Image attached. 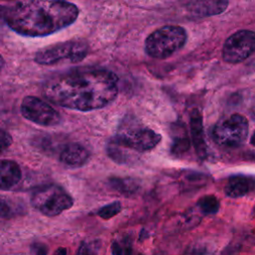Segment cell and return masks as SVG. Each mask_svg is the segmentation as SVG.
<instances>
[{
  "label": "cell",
  "mask_w": 255,
  "mask_h": 255,
  "mask_svg": "<svg viewBox=\"0 0 255 255\" xmlns=\"http://www.w3.org/2000/svg\"><path fill=\"white\" fill-rule=\"evenodd\" d=\"M100 249L101 241L99 239L87 240L80 245L76 255H99Z\"/></svg>",
  "instance_id": "cell-17"
},
{
  "label": "cell",
  "mask_w": 255,
  "mask_h": 255,
  "mask_svg": "<svg viewBox=\"0 0 255 255\" xmlns=\"http://www.w3.org/2000/svg\"><path fill=\"white\" fill-rule=\"evenodd\" d=\"M90 157L88 149L80 143H69L65 145L60 153V161L70 167L84 165Z\"/></svg>",
  "instance_id": "cell-12"
},
{
  "label": "cell",
  "mask_w": 255,
  "mask_h": 255,
  "mask_svg": "<svg viewBox=\"0 0 255 255\" xmlns=\"http://www.w3.org/2000/svg\"><path fill=\"white\" fill-rule=\"evenodd\" d=\"M22 171L19 164L11 159H2L0 164V187L2 190L12 189L19 183Z\"/></svg>",
  "instance_id": "cell-13"
},
{
  "label": "cell",
  "mask_w": 255,
  "mask_h": 255,
  "mask_svg": "<svg viewBox=\"0 0 255 255\" xmlns=\"http://www.w3.org/2000/svg\"><path fill=\"white\" fill-rule=\"evenodd\" d=\"M88 50L86 41L69 40L39 50L35 54L34 60L40 65H54L63 60L79 63L86 58Z\"/></svg>",
  "instance_id": "cell-6"
},
{
  "label": "cell",
  "mask_w": 255,
  "mask_h": 255,
  "mask_svg": "<svg viewBox=\"0 0 255 255\" xmlns=\"http://www.w3.org/2000/svg\"><path fill=\"white\" fill-rule=\"evenodd\" d=\"M250 114H251V117L253 120H255V105L251 108V111H250Z\"/></svg>",
  "instance_id": "cell-24"
},
{
  "label": "cell",
  "mask_w": 255,
  "mask_h": 255,
  "mask_svg": "<svg viewBox=\"0 0 255 255\" xmlns=\"http://www.w3.org/2000/svg\"><path fill=\"white\" fill-rule=\"evenodd\" d=\"M20 111L26 120L42 127H55L62 121L61 115L53 107L35 96L25 97Z\"/></svg>",
  "instance_id": "cell-8"
},
{
  "label": "cell",
  "mask_w": 255,
  "mask_h": 255,
  "mask_svg": "<svg viewBox=\"0 0 255 255\" xmlns=\"http://www.w3.org/2000/svg\"><path fill=\"white\" fill-rule=\"evenodd\" d=\"M121 210H122L121 202L120 201H114V202H111V203L101 207L100 209L97 210L96 213L102 219L108 220V219L116 216L118 213H120Z\"/></svg>",
  "instance_id": "cell-18"
},
{
  "label": "cell",
  "mask_w": 255,
  "mask_h": 255,
  "mask_svg": "<svg viewBox=\"0 0 255 255\" xmlns=\"http://www.w3.org/2000/svg\"><path fill=\"white\" fill-rule=\"evenodd\" d=\"M31 204L42 214L52 217L70 209L74 204V199L63 187L48 184L33 192Z\"/></svg>",
  "instance_id": "cell-5"
},
{
  "label": "cell",
  "mask_w": 255,
  "mask_h": 255,
  "mask_svg": "<svg viewBox=\"0 0 255 255\" xmlns=\"http://www.w3.org/2000/svg\"><path fill=\"white\" fill-rule=\"evenodd\" d=\"M190 147V140L186 135H180L173 138L171 145V152L175 155H180L187 151Z\"/></svg>",
  "instance_id": "cell-19"
},
{
  "label": "cell",
  "mask_w": 255,
  "mask_h": 255,
  "mask_svg": "<svg viewBox=\"0 0 255 255\" xmlns=\"http://www.w3.org/2000/svg\"><path fill=\"white\" fill-rule=\"evenodd\" d=\"M7 26L27 37H43L56 33L78 18V7L67 1L24 0L1 6Z\"/></svg>",
  "instance_id": "cell-2"
},
{
  "label": "cell",
  "mask_w": 255,
  "mask_h": 255,
  "mask_svg": "<svg viewBox=\"0 0 255 255\" xmlns=\"http://www.w3.org/2000/svg\"><path fill=\"white\" fill-rule=\"evenodd\" d=\"M255 52V32L240 30L229 36L222 48L225 62L236 64L244 61Z\"/></svg>",
  "instance_id": "cell-9"
},
{
  "label": "cell",
  "mask_w": 255,
  "mask_h": 255,
  "mask_svg": "<svg viewBox=\"0 0 255 255\" xmlns=\"http://www.w3.org/2000/svg\"><path fill=\"white\" fill-rule=\"evenodd\" d=\"M128 242V238L125 239L124 241H122V240L113 241L112 246H111L112 254L113 255H124L125 248H126V245Z\"/></svg>",
  "instance_id": "cell-20"
},
{
  "label": "cell",
  "mask_w": 255,
  "mask_h": 255,
  "mask_svg": "<svg viewBox=\"0 0 255 255\" xmlns=\"http://www.w3.org/2000/svg\"><path fill=\"white\" fill-rule=\"evenodd\" d=\"M12 143V137L8 131L5 129H1L0 131V144H1V151H4L8 148Z\"/></svg>",
  "instance_id": "cell-21"
},
{
  "label": "cell",
  "mask_w": 255,
  "mask_h": 255,
  "mask_svg": "<svg viewBox=\"0 0 255 255\" xmlns=\"http://www.w3.org/2000/svg\"><path fill=\"white\" fill-rule=\"evenodd\" d=\"M187 40L185 29L177 25H165L150 33L144 42L145 53L154 59H166L182 49Z\"/></svg>",
  "instance_id": "cell-3"
},
{
  "label": "cell",
  "mask_w": 255,
  "mask_h": 255,
  "mask_svg": "<svg viewBox=\"0 0 255 255\" xmlns=\"http://www.w3.org/2000/svg\"><path fill=\"white\" fill-rule=\"evenodd\" d=\"M43 94L51 103L88 112L112 104L119 94V79L111 71L95 67L72 69L49 78Z\"/></svg>",
  "instance_id": "cell-1"
},
{
  "label": "cell",
  "mask_w": 255,
  "mask_h": 255,
  "mask_svg": "<svg viewBox=\"0 0 255 255\" xmlns=\"http://www.w3.org/2000/svg\"><path fill=\"white\" fill-rule=\"evenodd\" d=\"M255 182L251 177L245 175L230 176L225 187V194L232 198H237L246 195L254 188Z\"/></svg>",
  "instance_id": "cell-14"
},
{
  "label": "cell",
  "mask_w": 255,
  "mask_h": 255,
  "mask_svg": "<svg viewBox=\"0 0 255 255\" xmlns=\"http://www.w3.org/2000/svg\"><path fill=\"white\" fill-rule=\"evenodd\" d=\"M248 121L239 114L219 120L212 128L213 140L224 147L241 145L248 135Z\"/></svg>",
  "instance_id": "cell-7"
},
{
  "label": "cell",
  "mask_w": 255,
  "mask_h": 255,
  "mask_svg": "<svg viewBox=\"0 0 255 255\" xmlns=\"http://www.w3.org/2000/svg\"><path fill=\"white\" fill-rule=\"evenodd\" d=\"M227 6L228 2L224 0H204L188 2L186 4V9L191 16L208 17L222 13Z\"/></svg>",
  "instance_id": "cell-10"
},
{
  "label": "cell",
  "mask_w": 255,
  "mask_h": 255,
  "mask_svg": "<svg viewBox=\"0 0 255 255\" xmlns=\"http://www.w3.org/2000/svg\"><path fill=\"white\" fill-rule=\"evenodd\" d=\"M138 255H142V254H138Z\"/></svg>",
  "instance_id": "cell-26"
},
{
  "label": "cell",
  "mask_w": 255,
  "mask_h": 255,
  "mask_svg": "<svg viewBox=\"0 0 255 255\" xmlns=\"http://www.w3.org/2000/svg\"><path fill=\"white\" fill-rule=\"evenodd\" d=\"M197 207L201 213L205 215H210L218 212L220 203L216 196L209 194V195H204L198 199Z\"/></svg>",
  "instance_id": "cell-16"
},
{
  "label": "cell",
  "mask_w": 255,
  "mask_h": 255,
  "mask_svg": "<svg viewBox=\"0 0 255 255\" xmlns=\"http://www.w3.org/2000/svg\"><path fill=\"white\" fill-rule=\"evenodd\" d=\"M122 146L135 151H147L154 148L161 140V134L144 127L136 120L125 119L114 138Z\"/></svg>",
  "instance_id": "cell-4"
},
{
  "label": "cell",
  "mask_w": 255,
  "mask_h": 255,
  "mask_svg": "<svg viewBox=\"0 0 255 255\" xmlns=\"http://www.w3.org/2000/svg\"><path fill=\"white\" fill-rule=\"evenodd\" d=\"M109 185L112 189L126 196L135 193L139 188L136 180L130 177H111L109 179Z\"/></svg>",
  "instance_id": "cell-15"
},
{
  "label": "cell",
  "mask_w": 255,
  "mask_h": 255,
  "mask_svg": "<svg viewBox=\"0 0 255 255\" xmlns=\"http://www.w3.org/2000/svg\"><path fill=\"white\" fill-rule=\"evenodd\" d=\"M190 132L191 141L193 143L194 149L200 158L206 157L207 148L204 139L202 117L197 109H194L190 114Z\"/></svg>",
  "instance_id": "cell-11"
},
{
  "label": "cell",
  "mask_w": 255,
  "mask_h": 255,
  "mask_svg": "<svg viewBox=\"0 0 255 255\" xmlns=\"http://www.w3.org/2000/svg\"><path fill=\"white\" fill-rule=\"evenodd\" d=\"M67 253H68L67 248H65V247H60V248H58V249L54 252L53 255H67Z\"/></svg>",
  "instance_id": "cell-23"
},
{
  "label": "cell",
  "mask_w": 255,
  "mask_h": 255,
  "mask_svg": "<svg viewBox=\"0 0 255 255\" xmlns=\"http://www.w3.org/2000/svg\"><path fill=\"white\" fill-rule=\"evenodd\" d=\"M35 251H36V255H47L48 247L44 244H39V245H37V248Z\"/></svg>",
  "instance_id": "cell-22"
},
{
  "label": "cell",
  "mask_w": 255,
  "mask_h": 255,
  "mask_svg": "<svg viewBox=\"0 0 255 255\" xmlns=\"http://www.w3.org/2000/svg\"><path fill=\"white\" fill-rule=\"evenodd\" d=\"M250 142H251L252 145L255 146V132L253 133V135H252V137H251V139H250Z\"/></svg>",
  "instance_id": "cell-25"
}]
</instances>
